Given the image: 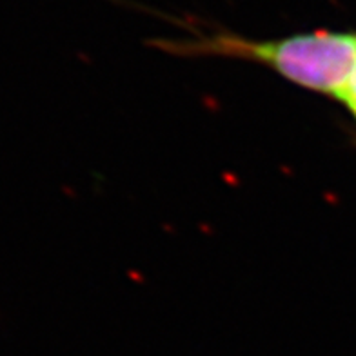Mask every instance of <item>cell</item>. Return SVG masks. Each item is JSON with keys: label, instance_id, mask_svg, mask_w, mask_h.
<instances>
[{"label": "cell", "instance_id": "cell-1", "mask_svg": "<svg viewBox=\"0 0 356 356\" xmlns=\"http://www.w3.org/2000/svg\"><path fill=\"white\" fill-rule=\"evenodd\" d=\"M173 53L245 58L271 67L300 88L338 98L356 67V35L336 31L293 35L280 40H247L236 35H195L158 42Z\"/></svg>", "mask_w": 356, "mask_h": 356}, {"label": "cell", "instance_id": "cell-2", "mask_svg": "<svg viewBox=\"0 0 356 356\" xmlns=\"http://www.w3.org/2000/svg\"><path fill=\"white\" fill-rule=\"evenodd\" d=\"M340 100L349 107V111L353 113L356 118V67L355 71H353V75H351V80L349 84H347V88H345L344 95L340 96Z\"/></svg>", "mask_w": 356, "mask_h": 356}]
</instances>
